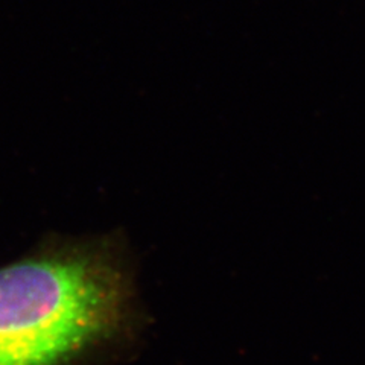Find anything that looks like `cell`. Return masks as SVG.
I'll return each instance as SVG.
<instances>
[{
  "mask_svg": "<svg viewBox=\"0 0 365 365\" xmlns=\"http://www.w3.org/2000/svg\"><path fill=\"white\" fill-rule=\"evenodd\" d=\"M128 314L119 264L60 248L0 268V365H71L116 336Z\"/></svg>",
  "mask_w": 365,
  "mask_h": 365,
  "instance_id": "1",
  "label": "cell"
}]
</instances>
